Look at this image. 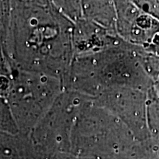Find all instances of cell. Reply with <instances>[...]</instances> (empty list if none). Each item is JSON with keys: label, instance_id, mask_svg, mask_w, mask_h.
Wrapping results in <instances>:
<instances>
[{"label": "cell", "instance_id": "obj_7", "mask_svg": "<svg viewBox=\"0 0 159 159\" xmlns=\"http://www.w3.org/2000/svg\"><path fill=\"white\" fill-rule=\"evenodd\" d=\"M13 126L11 122V116L6 105L0 101V130L4 131H11L9 129Z\"/></svg>", "mask_w": 159, "mask_h": 159}, {"label": "cell", "instance_id": "obj_1", "mask_svg": "<svg viewBox=\"0 0 159 159\" xmlns=\"http://www.w3.org/2000/svg\"><path fill=\"white\" fill-rule=\"evenodd\" d=\"M148 92L127 87L107 88L99 94V106L120 119L137 141L150 137L146 118Z\"/></svg>", "mask_w": 159, "mask_h": 159}, {"label": "cell", "instance_id": "obj_4", "mask_svg": "<svg viewBox=\"0 0 159 159\" xmlns=\"http://www.w3.org/2000/svg\"><path fill=\"white\" fill-rule=\"evenodd\" d=\"M146 118L150 136L159 138V96L154 86L148 91Z\"/></svg>", "mask_w": 159, "mask_h": 159}, {"label": "cell", "instance_id": "obj_2", "mask_svg": "<svg viewBox=\"0 0 159 159\" xmlns=\"http://www.w3.org/2000/svg\"><path fill=\"white\" fill-rule=\"evenodd\" d=\"M81 5L85 13L105 28H113L116 26V14L114 0H82Z\"/></svg>", "mask_w": 159, "mask_h": 159}, {"label": "cell", "instance_id": "obj_5", "mask_svg": "<svg viewBox=\"0 0 159 159\" xmlns=\"http://www.w3.org/2000/svg\"><path fill=\"white\" fill-rule=\"evenodd\" d=\"M139 60L147 75L155 83L159 77V55L146 49L138 50Z\"/></svg>", "mask_w": 159, "mask_h": 159}, {"label": "cell", "instance_id": "obj_3", "mask_svg": "<svg viewBox=\"0 0 159 159\" xmlns=\"http://www.w3.org/2000/svg\"><path fill=\"white\" fill-rule=\"evenodd\" d=\"M119 159H159V138L136 141Z\"/></svg>", "mask_w": 159, "mask_h": 159}, {"label": "cell", "instance_id": "obj_6", "mask_svg": "<svg viewBox=\"0 0 159 159\" xmlns=\"http://www.w3.org/2000/svg\"><path fill=\"white\" fill-rule=\"evenodd\" d=\"M142 13L159 21V0H132Z\"/></svg>", "mask_w": 159, "mask_h": 159}]
</instances>
